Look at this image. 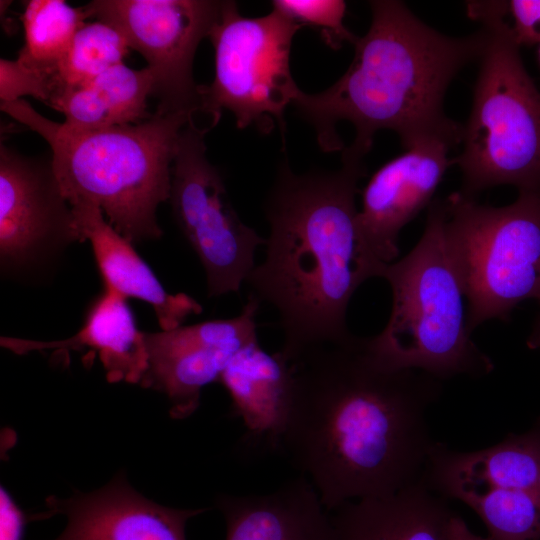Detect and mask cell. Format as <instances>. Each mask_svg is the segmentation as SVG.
<instances>
[{
  "label": "cell",
  "instance_id": "cell-1",
  "mask_svg": "<svg viewBox=\"0 0 540 540\" xmlns=\"http://www.w3.org/2000/svg\"><path fill=\"white\" fill-rule=\"evenodd\" d=\"M291 365V406L277 447L327 511L422 481L436 444L426 414L442 381L388 367L356 335L313 348Z\"/></svg>",
  "mask_w": 540,
  "mask_h": 540
},
{
  "label": "cell",
  "instance_id": "cell-2",
  "mask_svg": "<svg viewBox=\"0 0 540 540\" xmlns=\"http://www.w3.org/2000/svg\"><path fill=\"white\" fill-rule=\"evenodd\" d=\"M362 160L342 157L333 171L297 174L284 161L264 203L266 256L246 283L249 296L277 311L278 351L294 363L307 351L352 340L347 311L355 291L387 264L365 245L357 225Z\"/></svg>",
  "mask_w": 540,
  "mask_h": 540
},
{
  "label": "cell",
  "instance_id": "cell-3",
  "mask_svg": "<svg viewBox=\"0 0 540 540\" xmlns=\"http://www.w3.org/2000/svg\"><path fill=\"white\" fill-rule=\"evenodd\" d=\"M371 24L353 44L347 71L323 92L299 91L292 105L314 128L325 152L362 160L375 134L395 132L407 149L431 138L461 143L462 124L447 117L443 102L458 72L479 60L486 27L465 37L429 27L400 1H370Z\"/></svg>",
  "mask_w": 540,
  "mask_h": 540
},
{
  "label": "cell",
  "instance_id": "cell-4",
  "mask_svg": "<svg viewBox=\"0 0 540 540\" xmlns=\"http://www.w3.org/2000/svg\"><path fill=\"white\" fill-rule=\"evenodd\" d=\"M0 108L49 144L54 174L69 205L100 208L130 242L162 234L156 211L170 199L172 166L191 113L155 112L136 124L74 129L51 121L27 101H1Z\"/></svg>",
  "mask_w": 540,
  "mask_h": 540
},
{
  "label": "cell",
  "instance_id": "cell-5",
  "mask_svg": "<svg viewBox=\"0 0 540 540\" xmlns=\"http://www.w3.org/2000/svg\"><path fill=\"white\" fill-rule=\"evenodd\" d=\"M444 199L429 206L424 232L414 248L386 265L381 278L392 292L383 330L367 337L369 350L395 369L427 373L440 381L494 369L472 339L467 300L445 230Z\"/></svg>",
  "mask_w": 540,
  "mask_h": 540
},
{
  "label": "cell",
  "instance_id": "cell-6",
  "mask_svg": "<svg viewBox=\"0 0 540 540\" xmlns=\"http://www.w3.org/2000/svg\"><path fill=\"white\" fill-rule=\"evenodd\" d=\"M470 18L489 32L461 153L452 158L462 174L463 195L513 185L540 190V90L528 74L500 1H471Z\"/></svg>",
  "mask_w": 540,
  "mask_h": 540
},
{
  "label": "cell",
  "instance_id": "cell-7",
  "mask_svg": "<svg viewBox=\"0 0 540 540\" xmlns=\"http://www.w3.org/2000/svg\"><path fill=\"white\" fill-rule=\"evenodd\" d=\"M444 203L469 329L508 319L524 300L540 301V190L519 192L501 207L478 204L460 191Z\"/></svg>",
  "mask_w": 540,
  "mask_h": 540
},
{
  "label": "cell",
  "instance_id": "cell-8",
  "mask_svg": "<svg viewBox=\"0 0 540 540\" xmlns=\"http://www.w3.org/2000/svg\"><path fill=\"white\" fill-rule=\"evenodd\" d=\"M302 26L276 9L264 16L240 14L235 1H222L209 38L215 51V76L201 85L200 111L214 127L224 110L238 128L255 126L269 133L278 124L300 89L290 70L292 40Z\"/></svg>",
  "mask_w": 540,
  "mask_h": 540
},
{
  "label": "cell",
  "instance_id": "cell-9",
  "mask_svg": "<svg viewBox=\"0 0 540 540\" xmlns=\"http://www.w3.org/2000/svg\"><path fill=\"white\" fill-rule=\"evenodd\" d=\"M194 118L182 129L172 166L170 200L176 221L198 256L209 297L238 293L266 244L232 207L222 176L206 155L205 135Z\"/></svg>",
  "mask_w": 540,
  "mask_h": 540
},
{
  "label": "cell",
  "instance_id": "cell-10",
  "mask_svg": "<svg viewBox=\"0 0 540 540\" xmlns=\"http://www.w3.org/2000/svg\"><path fill=\"white\" fill-rule=\"evenodd\" d=\"M82 7L88 19L118 29L130 49L145 58L154 78L157 112L200 111L201 85L193 78V60L219 19L222 1L94 0Z\"/></svg>",
  "mask_w": 540,
  "mask_h": 540
},
{
  "label": "cell",
  "instance_id": "cell-11",
  "mask_svg": "<svg viewBox=\"0 0 540 540\" xmlns=\"http://www.w3.org/2000/svg\"><path fill=\"white\" fill-rule=\"evenodd\" d=\"M260 303L252 296L239 315L146 333L147 371L140 383L164 393L170 414L182 419L199 406L201 390L219 379L233 356L258 340Z\"/></svg>",
  "mask_w": 540,
  "mask_h": 540
},
{
  "label": "cell",
  "instance_id": "cell-12",
  "mask_svg": "<svg viewBox=\"0 0 540 540\" xmlns=\"http://www.w3.org/2000/svg\"><path fill=\"white\" fill-rule=\"evenodd\" d=\"M452 143L431 138L405 149L382 165L369 179L357 213L360 235L372 255L384 264L399 254L401 230L426 206L452 159Z\"/></svg>",
  "mask_w": 540,
  "mask_h": 540
},
{
  "label": "cell",
  "instance_id": "cell-13",
  "mask_svg": "<svg viewBox=\"0 0 540 540\" xmlns=\"http://www.w3.org/2000/svg\"><path fill=\"white\" fill-rule=\"evenodd\" d=\"M76 240L71 207L51 159L25 156L0 146V255L21 263L52 239Z\"/></svg>",
  "mask_w": 540,
  "mask_h": 540
},
{
  "label": "cell",
  "instance_id": "cell-14",
  "mask_svg": "<svg viewBox=\"0 0 540 540\" xmlns=\"http://www.w3.org/2000/svg\"><path fill=\"white\" fill-rule=\"evenodd\" d=\"M204 511L160 505L117 476L90 493L48 497L46 510L32 519L65 516L67 524L54 540H186L187 522Z\"/></svg>",
  "mask_w": 540,
  "mask_h": 540
},
{
  "label": "cell",
  "instance_id": "cell-15",
  "mask_svg": "<svg viewBox=\"0 0 540 540\" xmlns=\"http://www.w3.org/2000/svg\"><path fill=\"white\" fill-rule=\"evenodd\" d=\"M422 482L447 500L488 489L540 493V417L528 431L476 451H456L436 442Z\"/></svg>",
  "mask_w": 540,
  "mask_h": 540
},
{
  "label": "cell",
  "instance_id": "cell-16",
  "mask_svg": "<svg viewBox=\"0 0 540 540\" xmlns=\"http://www.w3.org/2000/svg\"><path fill=\"white\" fill-rule=\"evenodd\" d=\"M70 207L76 240L90 242L106 288L150 304L162 330L179 327L188 316L202 312V306L189 295L164 289L132 242L116 231L100 208L84 202Z\"/></svg>",
  "mask_w": 540,
  "mask_h": 540
},
{
  "label": "cell",
  "instance_id": "cell-17",
  "mask_svg": "<svg viewBox=\"0 0 540 540\" xmlns=\"http://www.w3.org/2000/svg\"><path fill=\"white\" fill-rule=\"evenodd\" d=\"M225 540H337L331 513L303 476L265 494H222Z\"/></svg>",
  "mask_w": 540,
  "mask_h": 540
},
{
  "label": "cell",
  "instance_id": "cell-18",
  "mask_svg": "<svg viewBox=\"0 0 540 540\" xmlns=\"http://www.w3.org/2000/svg\"><path fill=\"white\" fill-rule=\"evenodd\" d=\"M145 332L140 331L126 298L106 288L87 311L82 328L72 337L52 342L1 337V346L16 354L88 348L98 354L111 383L140 384L148 367Z\"/></svg>",
  "mask_w": 540,
  "mask_h": 540
},
{
  "label": "cell",
  "instance_id": "cell-19",
  "mask_svg": "<svg viewBox=\"0 0 540 540\" xmlns=\"http://www.w3.org/2000/svg\"><path fill=\"white\" fill-rule=\"evenodd\" d=\"M331 513L337 540H450L455 515L422 481L395 494L346 502Z\"/></svg>",
  "mask_w": 540,
  "mask_h": 540
},
{
  "label": "cell",
  "instance_id": "cell-20",
  "mask_svg": "<svg viewBox=\"0 0 540 540\" xmlns=\"http://www.w3.org/2000/svg\"><path fill=\"white\" fill-rule=\"evenodd\" d=\"M221 383L231 398L232 412L247 431L277 447L293 394L294 371L277 351H265L258 340L239 350L224 369Z\"/></svg>",
  "mask_w": 540,
  "mask_h": 540
},
{
  "label": "cell",
  "instance_id": "cell-21",
  "mask_svg": "<svg viewBox=\"0 0 540 540\" xmlns=\"http://www.w3.org/2000/svg\"><path fill=\"white\" fill-rule=\"evenodd\" d=\"M153 85L148 67L132 69L121 63L88 84L64 93L52 108L63 113V123L74 129L136 124L153 116L147 109Z\"/></svg>",
  "mask_w": 540,
  "mask_h": 540
},
{
  "label": "cell",
  "instance_id": "cell-22",
  "mask_svg": "<svg viewBox=\"0 0 540 540\" xmlns=\"http://www.w3.org/2000/svg\"><path fill=\"white\" fill-rule=\"evenodd\" d=\"M86 19L83 7H71L63 0L26 2L21 16L25 44L17 60L55 80L60 63Z\"/></svg>",
  "mask_w": 540,
  "mask_h": 540
},
{
  "label": "cell",
  "instance_id": "cell-23",
  "mask_svg": "<svg viewBox=\"0 0 540 540\" xmlns=\"http://www.w3.org/2000/svg\"><path fill=\"white\" fill-rule=\"evenodd\" d=\"M129 49L125 36L114 26L99 20L83 24L57 69V95L50 107L64 93L123 63Z\"/></svg>",
  "mask_w": 540,
  "mask_h": 540
},
{
  "label": "cell",
  "instance_id": "cell-24",
  "mask_svg": "<svg viewBox=\"0 0 540 540\" xmlns=\"http://www.w3.org/2000/svg\"><path fill=\"white\" fill-rule=\"evenodd\" d=\"M458 501L484 523L491 540H540V493L488 489L462 495Z\"/></svg>",
  "mask_w": 540,
  "mask_h": 540
},
{
  "label": "cell",
  "instance_id": "cell-25",
  "mask_svg": "<svg viewBox=\"0 0 540 540\" xmlns=\"http://www.w3.org/2000/svg\"><path fill=\"white\" fill-rule=\"evenodd\" d=\"M272 7L302 27L307 25L318 30L332 49H339L344 42L354 44L358 38L344 25L345 1L275 0Z\"/></svg>",
  "mask_w": 540,
  "mask_h": 540
},
{
  "label": "cell",
  "instance_id": "cell-26",
  "mask_svg": "<svg viewBox=\"0 0 540 540\" xmlns=\"http://www.w3.org/2000/svg\"><path fill=\"white\" fill-rule=\"evenodd\" d=\"M25 95L33 96L49 105L54 96L52 77L24 66L17 59H1V101H16Z\"/></svg>",
  "mask_w": 540,
  "mask_h": 540
},
{
  "label": "cell",
  "instance_id": "cell-27",
  "mask_svg": "<svg viewBox=\"0 0 540 540\" xmlns=\"http://www.w3.org/2000/svg\"><path fill=\"white\" fill-rule=\"evenodd\" d=\"M505 13L512 18L508 24L520 46L540 43V0L505 1Z\"/></svg>",
  "mask_w": 540,
  "mask_h": 540
},
{
  "label": "cell",
  "instance_id": "cell-28",
  "mask_svg": "<svg viewBox=\"0 0 540 540\" xmlns=\"http://www.w3.org/2000/svg\"><path fill=\"white\" fill-rule=\"evenodd\" d=\"M28 516L18 507L7 490L0 488V540H22Z\"/></svg>",
  "mask_w": 540,
  "mask_h": 540
},
{
  "label": "cell",
  "instance_id": "cell-29",
  "mask_svg": "<svg viewBox=\"0 0 540 540\" xmlns=\"http://www.w3.org/2000/svg\"><path fill=\"white\" fill-rule=\"evenodd\" d=\"M450 540H491L488 536L482 537L474 533L466 522L458 515H454L450 523Z\"/></svg>",
  "mask_w": 540,
  "mask_h": 540
},
{
  "label": "cell",
  "instance_id": "cell-30",
  "mask_svg": "<svg viewBox=\"0 0 540 540\" xmlns=\"http://www.w3.org/2000/svg\"><path fill=\"white\" fill-rule=\"evenodd\" d=\"M530 344H532L534 347L540 346V317L538 319L537 326L535 327V330L532 334Z\"/></svg>",
  "mask_w": 540,
  "mask_h": 540
},
{
  "label": "cell",
  "instance_id": "cell-31",
  "mask_svg": "<svg viewBox=\"0 0 540 540\" xmlns=\"http://www.w3.org/2000/svg\"><path fill=\"white\" fill-rule=\"evenodd\" d=\"M539 59H540V49H539Z\"/></svg>",
  "mask_w": 540,
  "mask_h": 540
}]
</instances>
